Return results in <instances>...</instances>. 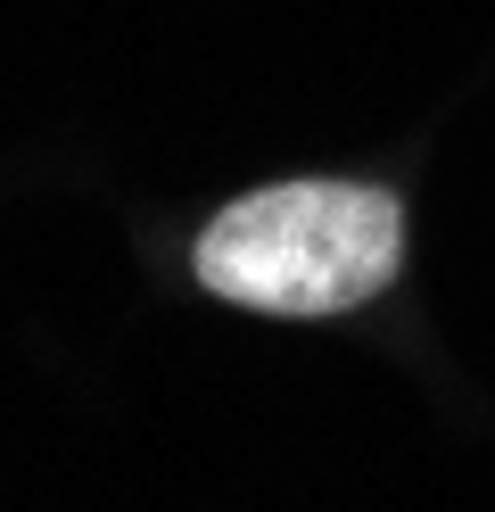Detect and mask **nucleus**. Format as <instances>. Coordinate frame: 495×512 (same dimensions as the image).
Instances as JSON below:
<instances>
[{"mask_svg":"<svg viewBox=\"0 0 495 512\" xmlns=\"http://www.w3.org/2000/svg\"><path fill=\"white\" fill-rule=\"evenodd\" d=\"M198 281L256 314H347L405 265V207L372 182H273L198 232Z\"/></svg>","mask_w":495,"mask_h":512,"instance_id":"nucleus-1","label":"nucleus"}]
</instances>
